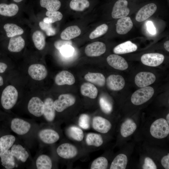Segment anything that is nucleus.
I'll list each match as a JSON object with an SVG mask.
<instances>
[{
  "label": "nucleus",
  "mask_w": 169,
  "mask_h": 169,
  "mask_svg": "<svg viewBox=\"0 0 169 169\" xmlns=\"http://www.w3.org/2000/svg\"><path fill=\"white\" fill-rule=\"evenodd\" d=\"M89 116L86 114H82L79 117V126L83 129H87L90 127Z\"/></svg>",
  "instance_id": "nucleus-44"
},
{
  "label": "nucleus",
  "mask_w": 169,
  "mask_h": 169,
  "mask_svg": "<svg viewBox=\"0 0 169 169\" xmlns=\"http://www.w3.org/2000/svg\"><path fill=\"white\" fill-rule=\"evenodd\" d=\"M116 25L117 33L123 35L126 34L130 31L133 27V24L131 18L126 17L120 18Z\"/></svg>",
  "instance_id": "nucleus-19"
},
{
  "label": "nucleus",
  "mask_w": 169,
  "mask_h": 169,
  "mask_svg": "<svg viewBox=\"0 0 169 169\" xmlns=\"http://www.w3.org/2000/svg\"><path fill=\"white\" fill-rule=\"evenodd\" d=\"M84 78L86 81L100 87L103 86L105 83V76L100 73L89 72L85 74Z\"/></svg>",
  "instance_id": "nucleus-25"
},
{
  "label": "nucleus",
  "mask_w": 169,
  "mask_h": 169,
  "mask_svg": "<svg viewBox=\"0 0 169 169\" xmlns=\"http://www.w3.org/2000/svg\"><path fill=\"white\" fill-rule=\"evenodd\" d=\"M137 125L131 119H128L121 124L120 128V132L121 136L127 137L132 135L136 130Z\"/></svg>",
  "instance_id": "nucleus-24"
},
{
  "label": "nucleus",
  "mask_w": 169,
  "mask_h": 169,
  "mask_svg": "<svg viewBox=\"0 0 169 169\" xmlns=\"http://www.w3.org/2000/svg\"><path fill=\"white\" fill-rule=\"evenodd\" d=\"M11 152L14 158L23 162H25L29 157L28 153L26 149L19 144L13 145Z\"/></svg>",
  "instance_id": "nucleus-21"
},
{
  "label": "nucleus",
  "mask_w": 169,
  "mask_h": 169,
  "mask_svg": "<svg viewBox=\"0 0 169 169\" xmlns=\"http://www.w3.org/2000/svg\"><path fill=\"white\" fill-rule=\"evenodd\" d=\"M18 93L13 86L9 85L3 90L1 97V103L3 107L9 110L15 105L18 98Z\"/></svg>",
  "instance_id": "nucleus-1"
},
{
  "label": "nucleus",
  "mask_w": 169,
  "mask_h": 169,
  "mask_svg": "<svg viewBox=\"0 0 169 169\" xmlns=\"http://www.w3.org/2000/svg\"><path fill=\"white\" fill-rule=\"evenodd\" d=\"M137 45L131 41H128L119 44L113 49L114 53L116 54H122L136 51Z\"/></svg>",
  "instance_id": "nucleus-23"
},
{
  "label": "nucleus",
  "mask_w": 169,
  "mask_h": 169,
  "mask_svg": "<svg viewBox=\"0 0 169 169\" xmlns=\"http://www.w3.org/2000/svg\"><path fill=\"white\" fill-rule=\"evenodd\" d=\"M38 136L42 141L47 144L54 143L59 138V136L58 132L50 129H46L41 130L38 133Z\"/></svg>",
  "instance_id": "nucleus-16"
},
{
  "label": "nucleus",
  "mask_w": 169,
  "mask_h": 169,
  "mask_svg": "<svg viewBox=\"0 0 169 169\" xmlns=\"http://www.w3.org/2000/svg\"><path fill=\"white\" fill-rule=\"evenodd\" d=\"M106 50L105 44L97 41L88 45L85 48V53L89 57H97L104 53Z\"/></svg>",
  "instance_id": "nucleus-12"
},
{
  "label": "nucleus",
  "mask_w": 169,
  "mask_h": 169,
  "mask_svg": "<svg viewBox=\"0 0 169 169\" xmlns=\"http://www.w3.org/2000/svg\"><path fill=\"white\" fill-rule=\"evenodd\" d=\"M57 152L61 157L69 159L75 157L78 154V150L74 145L69 143H64L59 146Z\"/></svg>",
  "instance_id": "nucleus-8"
},
{
  "label": "nucleus",
  "mask_w": 169,
  "mask_h": 169,
  "mask_svg": "<svg viewBox=\"0 0 169 169\" xmlns=\"http://www.w3.org/2000/svg\"><path fill=\"white\" fill-rule=\"evenodd\" d=\"M87 144L89 146L99 147L103 143L102 136L98 134L90 133L87 134L86 138Z\"/></svg>",
  "instance_id": "nucleus-35"
},
{
  "label": "nucleus",
  "mask_w": 169,
  "mask_h": 169,
  "mask_svg": "<svg viewBox=\"0 0 169 169\" xmlns=\"http://www.w3.org/2000/svg\"><path fill=\"white\" fill-rule=\"evenodd\" d=\"M55 82L58 85H71L75 83V79L74 75L71 73L67 71L63 70L56 75Z\"/></svg>",
  "instance_id": "nucleus-18"
},
{
  "label": "nucleus",
  "mask_w": 169,
  "mask_h": 169,
  "mask_svg": "<svg viewBox=\"0 0 169 169\" xmlns=\"http://www.w3.org/2000/svg\"><path fill=\"white\" fill-rule=\"evenodd\" d=\"M108 26L105 24H101L97 27L89 35V38L92 39L100 37L105 34L108 29Z\"/></svg>",
  "instance_id": "nucleus-42"
},
{
  "label": "nucleus",
  "mask_w": 169,
  "mask_h": 169,
  "mask_svg": "<svg viewBox=\"0 0 169 169\" xmlns=\"http://www.w3.org/2000/svg\"><path fill=\"white\" fill-rule=\"evenodd\" d=\"M7 67V65L6 64L3 62H0V73L4 72Z\"/></svg>",
  "instance_id": "nucleus-50"
},
{
  "label": "nucleus",
  "mask_w": 169,
  "mask_h": 169,
  "mask_svg": "<svg viewBox=\"0 0 169 169\" xmlns=\"http://www.w3.org/2000/svg\"><path fill=\"white\" fill-rule=\"evenodd\" d=\"M2 165L7 169L14 168L15 166L14 157L12 155L11 150L6 151L1 156Z\"/></svg>",
  "instance_id": "nucleus-31"
},
{
  "label": "nucleus",
  "mask_w": 169,
  "mask_h": 169,
  "mask_svg": "<svg viewBox=\"0 0 169 169\" xmlns=\"http://www.w3.org/2000/svg\"><path fill=\"white\" fill-rule=\"evenodd\" d=\"M13 0L16 2L18 3V2H19L22 1L23 0Z\"/></svg>",
  "instance_id": "nucleus-54"
},
{
  "label": "nucleus",
  "mask_w": 169,
  "mask_h": 169,
  "mask_svg": "<svg viewBox=\"0 0 169 169\" xmlns=\"http://www.w3.org/2000/svg\"><path fill=\"white\" fill-rule=\"evenodd\" d=\"M39 25L41 29L45 32L47 36H52L56 34V30L53 27L51 23L41 21L39 23Z\"/></svg>",
  "instance_id": "nucleus-43"
},
{
  "label": "nucleus",
  "mask_w": 169,
  "mask_h": 169,
  "mask_svg": "<svg viewBox=\"0 0 169 169\" xmlns=\"http://www.w3.org/2000/svg\"><path fill=\"white\" fill-rule=\"evenodd\" d=\"M44 103V109L43 115L47 121L51 122L54 119L55 115V110L53 100L50 98H48L45 99Z\"/></svg>",
  "instance_id": "nucleus-20"
},
{
  "label": "nucleus",
  "mask_w": 169,
  "mask_h": 169,
  "mask_svg": "<svg viewBox=\"0 0 169 169\" xmlns=\"http://www.w3.org/2000/svg\"><path fill=\"white\" fill-rule=\"evenodd\" d=\"M156 79L155 75L152 73L141 72L137 74L135 77V81L138 87L143 88L153 84Z\"/></svg>",
  "instance_id": "nucleus-7"
},
{
  "label": "nucleus",
  "mask_w": 169,
  "mask_h": 169,
  "mask_svg": "<svg viewBox=\"0 0 169 169\" xmlns=\"http://www.w3.org/2000/svg\"><path fill=\"white\" fill-rule=\"evenodd\" d=\"M128 3L126 0H118L115 3L111 13L114 18H120L126 17L130 13L128 7Z\"/></svg>",
  "instance_id": "nucleus-5"
},
{
  "label": "nucleus",
  "mask_w": 169,
  "mask_h": 169,
  "mask_svg": "<svg viewBox=\"0 0 169 169\" xmlns=\"http://www.w3.org/2000/svg\"><path fill=\"white\" fill-rule=\"evenodd\" d=\"M32 39L36 48L39 50L43 49L45 45V38L43 33L37 30L33 34Z\"/></svg>",
  "instance_id": "nucleus-34"
},
{
  "label": "nucleus",
  "mask_w": 169,
  "mask_h": 169,
  "mask_svg": "<svg viewBox=\"0 0 169 169\" xmlns=\"http://www.w3.org/2000/svg\"><path fill=\"white\" fill-rule=\"evenodd\" d=\"M81 33V31L78 26H70L62 32L60 37L62 39L69 40L78 36Z\"/></svg>",
  "instance_id": "nucleus-26"
},
{
  "label": "nucleus",
  "mask_w": 169,
  "mask_h": 169,
  "mask_svg": "<svg viewBox=\"0 0 169 169\" xmlns=\"http://www.w3.org/2000/svg\"><path fill=\"white\" fill-rule=\"evenodd\" d=\"M108 166V161L106 158L104 157H99L95 159L92 162L91 169H106Z\"/></svg>",
  "instance_id": "nucleus-40"
},
{
  "label": "nucleus",
  "mask_w": 169,
  "mask_h": 169,
  "mask_svg": "<svg viewBox=\"0 0 169 169\" xmlns=\"http://www.w3.org/2000/svg\"><path fill=\"white\" fill-rule=\"evenodd\" d=\"M147 29L151 34L154 35L156 33V30L153 23L151 21H148L146 23Z\"/></svg>",
  "instance_id": "nucleus-48"
},
{
  "label": "nucleus",
  "mask_w": 169,
  "mask_h": 169,
  "mask_svg": "<svg viewBox=\"0 0 169 169\" xmlns=\"http://www.w3.org/2000/svg\"><path fill=\"white\" fill-rule=\"evenodd\" d=\"M99 104L102 111L106 114H109L112 111V106L107 98L104 95L101 96L99 98Z\"/></svg>",
  "instance_id": "nucleus-41"
},
{
  "label": "nucleus",
  "mask_w": 169,
  "mask_h": 169,
  "mask_svg": "<svg viewBox=\"0 0 169 169\" xmlns=\"http://www.w3.org/2000/svg\"><path fill=\"white\" fill-rule=\"evenodd\" d=\"M107 61L110 66L117 69L124 70L127 69L128 67L125 60L117 54L109 55L107 58Z\"/></svg>",
  "instance_id": "nucleus-17"
},
{
  "label": "nucleus",
  "mask_w": 169,
  "mask_h": 169,
  "mask_svg": "<svg viewBox=\"0 0 169 169\" xmlns=\"http://www.w3.org/2000/svg\"><path fill=\"white\" fill-rule=\"evenodd\" d=\"M15 140V136L11 135L4 136L0 138V157L3 153L12 147Z\"/></svg>",
  "instance_id": "nucleus-28"
},
{
  "label": "nucleus",
  "mask_w": 169,
  "mask_h": 169,
  "mask_svg": "<svg viewBox=\"0 0 169 169\" xmlns=\"http://www.w3.org/2000/svg\"><path fill=\"white\" fill-rule=\"evenodd\" d=\"M93 128L97 131L106 133L111 128L112 125L108 120L100 116H96L93 118L92 121Z\"/></svg>",
  "instance_id": "nucleus-13"
},
{
  "label": "nucleus",
  "mask_w": 169,
  "mask_h": 169,
  "mask_svg": "<svg viewBox=\"0 0 169 169\" xmlns=\"http://www.w3.org/2000/svg\"><path fill=\"white\" fill-rule=\"evenodd\" d=\"M168 123L169 124V114L168 113L166 116V120Z\"/></svg>",
  "instance_id": "nucleus-53"
},
{
  "label": "nucleus",
  "mask_w": 169,
  "mask_h": 169,
  "mask_svg": "<svg viewBox=\"0 0 169 169\" xmlns=\"http://www.w3.org/2000/svg\"><path fill=\"white\" fill-rule=\"evenodd\" d=\"M157 6L154 3L148 4L141 8L138 12L136 19L138 22H142L151 16L156 11Z\"/></svg>",
  "instance_id": "nucleus-14"
},
{
  "label": "nucleus",
  "mask_w": 169,
  "mask_h": 169,
  "mask_svg": "<svg viewBox=\"0 0 169 169\" xmlns=\"http://www.w3.org/2000/svg\"><path fill=\"white\" fill-rule=\"evenodd\" d=\"M46 15L48 17H45L43 21L45 23H51L58 21L62 19L63 15L58 11H48L46 13Z\"/></svg>",
  "instance_id": "nucleus-39"
},
{
  "label": "nucleus",
  "mask_w": 169,
  "mask_h": 169,
  "mask_svg": "<svg viewBox=\"0 0 169 169\" xmlns=\"http://www.w3.org/2000/svg\"><path fill=\"white\" fill-rule=\"evenodd\" d=\"M128 162L127 156L123 154L117 155L112 161L110 167V169H125Z\"/></svg>",
  "instance_id": "nucleus-30"
},
{
  "label": "nucleus",
  "mask_w": 169,
  "mask_h": 169,
  "mask_svg": "<svg viewBox=\"0 0 169 169\" xmlns=\"http://www.w3.org/2000/svg\"><path fill=\"white\" fill-rule=\"evenodd\" d=\"M164 46L165 49L169 52V41L168 40L165 42L164 44Z\"/></svg>",
  "instance_id": "nucleus-51"
},
{
  "label": "nucleus",
  "mask_w": 169,
  "mask_h": 169,
  "mask_svg": "<svg viewBox=\"0 0 169 169\" xmlns=\"http://www.w3.org/2000/svg\"><path fill=\"white\" fill-rule=\"evenodd\" d=\"M80 92L82 95L92 99L96 97L98 93L96 87L92 84L88 82L82 84Z\"/></svg>",
  "instance_id": "nucleus-27"
},
{
  "label": "nucleus",
  "mask_w": 169,
  "mask_h": 169,
  "mask_svg": "<svg viewBox=\"0 0 169 169\" xmlns=\"http://www.w3.org/2000/svg\"><path fill=\"white\" fill-rule=\"evenodd\" d=\"M165 57L161 54L151 53L143 54L141 57L142 63L147 66L156 67L159 65L163 62Z\"/></svg>",
  "instance_id": "nucleus-6"
},
{
  "label": "nucleus",
  "mask_w": 169,
  "mask_h": 169,
  "mask_svg": "<svg viewBox=\"0 0 169 169\" xmlns=\"http://www.w3.org/2000/svg\"><path fill=\"white\" fill-rule=\"evenodd\" d=\"M19 10L18 6L14 3L8 5L0 4V15L7 17H12L16 14Z\"/></svg>",
  "instance_id": "nucleus-29"
},
{
  "label": "nucleus",
  "mask_w": 169,
  "mask_h": 169,
  "mask_svg": "<svg viewBox=\"0 0 169 169\" xmlns=\"http://www.w3.org/2000/svg\"><path fill=\"white\" fill-rule=\"evenodd\" d=\"M3 80L2 77L0 76V86L3 84Z\"/></svg>",
  "instance_id": "nucleus-52"
},
{
  "label": "nucleus",
  "mask_w": 169,
  "mask_h": 169,
  "mask_svg": "<svg viewBox=\"0 0 169 169\" xmlns=\"http://www.w3.org/2000/svg\"><path fill=\"white\" fill-rule=\"evenodd\" d=\"M36 164L38 169H51L52 167L51 159L44 154L41 155L38 157Z\"/></svg>",
  "instance_id": "nucleus-33"
},
{
  "label": "nucleus",
  "mask_w": 169,
  "mask_h": 169,
  "mask_svg": "<svg viewBox=\"0 0 169 169\" xmlns=\"http://www.w3.org/2000/svg\"><path fill=\"white\" fill-rule=\"evenodd\" d=\"M28 122L18 118H13L11 123L12 130L16 134L22 135L27 133L31 128Z\"/></svg>",
  "instance_id": "nucleus-10"
},
{
  "label": "nucleus",
  "mask_w": 169,
  "mask_h": 169,
  "mask_svg": "<svg viewBox=\"0 0 169 169\" xmlns=\"http://www.w3.org/2000/svg\"><path fill=\"white\" fill-rule=\"evenodd\" d=\"M162 166L166 169H169V153L164 156L161 160Z\"/></svg>",
  "instance_id": "nucleus-49"
},
{
  "label": "nucleus",
  "mask_w": 169,
  "mask_h": 169,
  "mask_svg": "<svg viewBox=\"0 0 169 169\" xmlns=\"http://www.w3.org/2000/svg\"><path fill=\"white\" fill-rule=\"evenodd\" d=\"M142 168L143 169H156L157 167L153 160L149 157H147L144 159Z\"/></svg>",
  "instance_id": "nucleus-46"
},
{
  "label": "nucleus",
  "mask_w": 169,
  "mask_h": 169,
  "mask_svg": "<svg viewBox=\"0 0 169 169\" xmlns=\"http://www.w3.org/2000/svg\"><path fill=\"white\" fill-rule=\"evenodd\" d=\"M72 41L69 40H59L56 41L54 43L55 48L58 50L64 46L67 45H72Z\"/></svg>",
  "instance_id": "nucleus-47"
},
{
  "label": "nucleus",
  "mask_w": 169,
  "mask_h": 169,
  "mask_svg": "<svg viewBox=\"0 0 169 169\" xmlns=\"http://www.w3.org/2000/svg\"><path fill=\"white\" fill-rule=\"evenodd\" d=\"M3 28L6 31L7 36L8 38L21 35L24 32L22 28L13 23L6 24L4 25Z\"/></svg>",
  "instance_id": "nucleus-32"
},
{
  "label": "nucleus",
  "mask_w": 169,
  "mask_h": 169,
  "mask_svg": "<svg viewBox=\"0 0 169 169\" xmlns=\"http://www.w3.org/2000/svg\"><path fill=\"white\" fill-rule=\"evenodd\" d=\"M59 51L63 55L66 57H69L73 55L74 51V49L71 45H67L61 48Z\"/></svg>",
  "instance_id": "nucleus-45"
},
{
  "label": "nucleus",
  "mask_w": 169,
  "mask_h": 169,
  "mask_svg": "<svg viewBox=\"0 0 169 169\" xmlns=\"http://www.w3.org/2000/svg\"><path fill=\"white\" fill-rule=\"evenodd\" d=\"M28 109L30 113L36 117H39L43 115L44 103L39 98L33 97L29 101Z\"/></svg>",
  "instance_id": "nucleus-9"
},
{
  "label": "nucleus",
  "mask_w": 169,
  "mask_h": 169,
  "mask_svg": "<svg viewBox=\"0 0 169 169\" xmlns=\"http://www.w3.org/2000/svg\"><path fill=\"white\" fill-rule=\"evenodd\" d=\"M41 6L48 11H57L60 8V2L59 0H40Z\"/></svg>",
  "instance_id": "nucleus-36"
},
{
  "label": "nucleus",
  "mask_w": 169,
  "mask_h": 169,
  "mask_svg": "<svg viewBox=\"0 0 169 169\" xmlns=\"http://www.w3.org/2000/svg\"><path fill=\"white\" fill-rule=\"evenodd\" d=\"M106 82L108 87L113 91L121 90L125 84L124 79L120 75H110L107 78Z\"/></svg>",
  "instance_id": "nucleus-15"
},
{
  "label": "nucleus",
  "mask_w": 169,
  "mask_h": 169,
  "mask_svg": "<svg viewBox=\"0 0 169 169\" xmlns=\"http://www.w3.org/2000/svg\"><path fill=\"white\" fill-rule=\"evenodd\" d=\"M28 73L33 79L41 80L44 79L47 75V71L44 66L40 64H34L28 68Z\"/></svg>",
  "instance_id": "nucleus-11"
},
{
  "label": "nucleus",
  "mask_w": 169,
  "mask_h": 169,
  "mask_svg": "<svg viewBox=\"0 0 169 169\" xmlns=\"http://www.w3.org/2000/svg\"><path fill=\"white\" fill-rule=\"evenodd\" d=\"M75 98L69 94L60 95L58 99L54 102L55 110L58 112H61L68 107L73 105L75 103Z\"/></svg>",
  "instance_id": "nucleus-4"
},
{
  "label": "nucleus",
  "mask_w": 169,
  "mask_h": 169,
  "mask_svg": "<svg viewBox=\"0 0 169 169\" xmlns=\"http://www.w3.org/2000/svg\"><path fill=\"white\" fill-rule=\"evenodd\" d=\"M25 42L23 38L18 35L11 38L8 46V50L12 52H18L24 48Z\"/></svg>",
  "instance_id": "nucleus-22"
},
{
  "label": "nucleus",
  "mask_w": 169,
  "mask_h": 169,
  "mask_svg": "<svg viewBox=\"0 0 169 169\" xmlns=\"http://www.w3.org/2000/svg\"><path fill=\"white\" fill-rule=\"evenodd\" d=\"M90 3L87 0H72L69 3L70 8L77 11H82L90 6Z\"/></svg>",
  "instance_id": "nucleus-37"
},
{
  "label": "nucleus",
  "mask_w": 169,
  "mask_h": 169,
  "mask_svg": "<svg viewBox=\"0 0 169 169\" xmlns=\"http://www.w3.org/2000/svg\"><path fill=\"white\" fill-rule=\"evenodd\" d=\"M67 132L70 137L76 141H81L84 138V134L83 131L80 128L77 127H70L68 129Z\"/></svg>",
  "instance_id": "nucleus-38"
},
{
  "label": "nucleus",
  "mask_w": 169,
  "mask_h": 169,
  "mask_svg": "<svg viewBox=\"0 0 169 169\" xmlns=\"http://www.w3.org/2000/svg\"><path fill=\"white\" fill-rule=\"evenodd\" d=\"M150 132L151 136L158 139L166 137L169 134V125L166 120L160 118L154 121L151 124Z\"/></svg>",
  "instance_id": "nucleus-2"
},
{
  "label": "nucleus",
  "mask_w": 169,
  "mask_h": 169,
  "mask_svg": "<svg viewBox=\"0 0 169 169\" xmlns=\"http://www.w3.org/2000/svg\"><path fill=\"white\" fill-rule=\"evenodd\" d=\"M154 93L153 88L150 86L141 88L135 91L131 98L132 103L135 105H142L149 100Z\"/></svg>",
  "instance_id": "nucleus-3"
}]
</instances>
